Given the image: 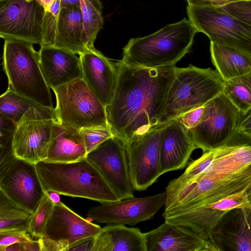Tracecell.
<instances>
[{"label":"cell","mask_w":251,"mask_h":251,"mask_svg":"<svg viewBox=\"0 0 251 251\" xmlns=\"http://www.w3.org/2000/svg\"><path fill=\"white\" fill-rule=\"evenodd\" d=\"M55 119L54 109L30 108L17 123L13 135L15 156L35 164L45 160Z\"/></svg>","instance_id":"obj_10"},{"label":"cell","mask_w":251,"mask_h":251,"mask_svg":"<svg viewBox=\"0 0 251 251\" xmlns=\"http://www.w3.org/2000/svg\"><path fill=\"white\" fill-rule=\"evenodd\" d=\"M32 214L17 205L0 191V231L24 229L29 231Z\"/></svg>","instance_id":"obj_28"},{"label":"cell","mask_w":251,"mask_h":251,"mask_svg":"<svg viewBox=\"0 0 251 251\" xmlns=\"http://www.w3.org/2000/svg\"><path fill=\"white\" fill-rule=\"evenodd\" d=\"M0 191L32 214L46 194L36 164L18 157L0 171Z\"/></svg>","instance_id":"obj_15"},{"label":"cell","mask_w":251,"mask_h":251,"mask_svg":"<svg viewBox=\"0 0 251 251\" xmlns=\"http://www.w3.org/2000/svg\"><path fill=\"white\" fill-rule=\"evenodd\" d=\"M188 5L198 7L220 8L227 4L241 0H186Z\"/></svg>","instance_id":"obj_38"},{"label":"cell","mask_w":251,"mask_h":251,"mask_svg":"<svg viewBox=\"0 0 251 251\" xmlns=\"http://www.w3.org/2000/svg\"><path fill=\"white\" fill-rule=\"evenodd\" d=\"M241 113L223 92L204 104L200 122L189 130L197 148L214 149L238 128Z\"/></svg>","instance_id":"obj_9"},{"label":"cell","mask_w":251,"mask_h":251,"mask_svg":"<svg viewBox=\"0 0 251 251\" xmlns=\"http://www.w3.org/2000/svg\"><path fill=\"white\" fill-rule=\"evenodd\" d=\"M243 191L251 194V164L226 175L201 173L167 199L164 213L210 202Z\"/></svg>","instance_id":"obj_6"},{"label":"cell","mask_w":251,"mask_h":251,"mask_svg":"<svg viewBox=\"0 0 251 251\" xmlns=\"http://www.w3.org/2000/svg\"><path fill=\"white\" fill-rule=\"evenodd\" d=\"M95 237L96 236L83 240L70 247L68 251H93Z\"/></svg>","instance_id":"obj_39"},{"label":"cell","mask_w":251,"mask_h":251,"mask_svg":"<svg viewBox=\"0 0 251 251\" xmlns=\"http://www.w3.org/2000/svg\"><path fill=\"white\" fill-rule=\"evenodd\" d=\"M79 129L55 120L52 128L47 158L52 162H70L86 157Z\"/></svg>","instance_id":"obj_23"},{"label":"cell","mask_w":251,"mask_h":251,"mask_svg":"<svg viewBox=\"0 0 251 251\" xmlns=\"http://www.w3.org/2000/svg\"><path fill=\"white\" fill-rule=\"evenodd\" d=\"M251 208V194L247 191L234 193L210 202L163 213L165 222L188 227L207 240L215 226L228 211Z\"/></svg>","instance_id":"obj_11"},{"label":"cell","mask_w":251,"mask_h":251,"mask_svg":"<svg viewBox=\"0 0 251 251\" xmlns=\"http://www.w3.org/2000/svg\"><path fill=\"white\" fill-rule=\"evenodd\" d=\"M54 206V203L46 192L30 220L29 233L32 236L40 238L42 236Z\"/></svg>","instance_id":"obj_31"},{"label":"cell","mask_w":251,"mask_h":251,"mask_svg":"<svg viewBox=\"0 0 251 251\" xmlns=\"http://www.w3.org/2000/svg\"><path fill=\"white\" fill-rule=\"evenodd\" d=\"M79 131L87 153L114 136L109 127H88L81 128Z\"/></svg>","instance_id":"obj_33"},{"label":"cell","mask_w":251,"mask_h":251,"mask_svg":"<svg viewBox=\"0 0 251 251\" xmlns=\"http://www.w3.org/2000/svg\"><path fill=\"white\" fill-rule=\"evenodd\" d=\"M8 0H0V4L6 2V1H7Z\"/></svg>","instance_id":"obj_44"},{"label":"cell","mask_w":251,"mask_h":251,"mask_svg":"<svg viewBox=\"0 0 251 251\" xmlns=\"http://www.w3.org/2000/svg\"><path fill=\"white\" fill-rule=\"evenodd\" d=\"M48 196H49L50 200L54 204H58L60 203V199L59 197V194L52 191L46 192Z\"/></svg>","instance_id":"obj_42"},{"label":"cell","mask_w":251,"mask_h":251,"mask_svg":"<svg viewBox=\"0 0 251 251\" xmlns=\"http://www.w3.org/2000/svg\"><path fill=\"white\" fill-rule=\"evenodd\" d=\"M204 110V105L187 112L175 118L189 131L200 122Z\"/></svg>","instance_id":"obj_36"},{"label":"cell","mask_w":251,"mask_h":251,"mask_svg":"<svg viewBox=\"0 0 251 251\" xmlns=\"http://www.w3.org/2000/svg\"><path fill=\"white\" fill-rule=\"evenodd\" d=\"M116 66L115 90L105 110L111 132L126 147L162 124L177 67L144 68L121 60Z\"/></svg>","instance_id":"obj_1"},{"label":"cell","mask_w":251,"mask_h":251,"mask_svg":"<svg viewBox=\"0 0 251 251\" xmlns=\"http://www.w3.org/2000/svg\"><path fill=\"white\" fill-rule=\"evenodd\" d=\"M31 107L49 108L17 94L8 87L0 97V113L17 124Z\"/></svg>","instance_id":"obj_30"},{"label":"cell","mask_w":251,"mask_h":251,"mask_svg":"<svg viewBox=\"0 0 251 251\" xmlns=\"http://www.w3.org/2000/svg\"><path fill=\"white\" fill-rule=\"evenodd\" d=\"M145 237L147 251H215L208 240L192 229L166 222Z\"/></svg>","instance_id":"obj_20"},{"label":"cell","mask_w":251,"mask_h":251,"mask_svg":"<svg viewBox=\"0 0 251 251\" xmlns=\"http://www.w3.org/2000/svg\"><path fill=\"white\" fill-rule=\"evenodd\" d=\"M52 90L56 98L57 121L79 130L109 127L105 107L82 78Z\"/></svg>","instance_id":"obj_7"},{"label":"cell","mask_w":251,"mask_h":251,"mask_svg":"<svg viewBox=\"0 0 251 251\" xmlns=\"http://www.w3.org/2000/svg\"><path fill=\"white\" fill-rule=\"evenodd\" d=\"M93 251H147L145 233L137 228L109 224L96 236Z\"/></svg>","instance_id":"obj_25"},{"label":"cell","mask_w":251,"mask_h":251,"mask_svg":"<svg viewBox=\"0 0 251 251\" xmlns=\"http://www.w3.org/2000/svg\"><path fill=\"white\" fill-rule=\"evenodd\" d=\"M2 59L8 88L43 106L54 109L50 88L40 67L39 52L32 44L4 39Z\"/></svg>","instance_id":"obj_4"},{"label":"cell","mask_w":251,"mask_h":251,"mask_svg":"<svg viewBox=\"0 0 251 251\" xmlns=\"http://www.w3.org/2000/svg\"><path fill=\"white\" fill-rule=\"evenodd\" d=\"M211 61L224 81L251 71V54L237 49L210 42Z\"/></svg>","instance_id":"obj_26"},{"label":"cell","mask_w":251,"mask_h":251,"mask_svg":"<svg viewBox=\"0 0 251 251\" xmlns=\"http://www.w3.org/2000/svg\"><path fill=\"white\" fill-rule=\"evenodd\" d=\"M27 229H9L0 231V251L15 243L32 240Z\"/></svg>","instance_id":"obj_35"},{"label":"cell","mask_w":251,"mask_h":251,"mask_svg":"<svg viewBox=\"0 0 251 251\" xmlns=\"http://www.w3.org/2000/svg\"><path fill=\"white\" fill-rule=\"evenodd\" d=\"M220 8L251 25V0H238Z\"/></svg>","instance_id":"obj_34"},{"label":"cell","mask_w":251,"mask_h":251,"mask_svg":"<svg viewBox=\"0 0 251 251\" xmlns=\"http://www.w3.org/2000/svg\"><path fill=\"white\" fill-rule=\"evenodd\" d=\"M39 52L40 67L50 89L82 78L79 57L53 46H41Z\"/></svg>","instance_id":"obj_22"},{"label":"cell","mask_w":251,"mask_h":251,"mask_svg":"<svg viewBox=\"0 0 251 251\" xmlns=\"http://www.w3.org/2000/svg\"><path fill=\"white\" fill-rule=\"evenodd\" d=\"M99 170L121 200L134 197L126 147L113 136L93 151L86 157Z\"/></svg>","instance_id":"obj_16"},{"label":"cell","mask_w":251,"mask_h":251,"mask_svg":"<svg viewBox=\"0 0 251 251\" xmlns=\"http://www.w3.org/2000/svg\"><path fill=\"white\" fill-rule=\"evenodd\" d=\"M100 226L91 223L61 202L54 204L42 236L41 251H67L79 242L96 236Z\"/></svg>","instance_id":"obj_12"},{"label":"cell","mask_w":251,"mask_h":251,"mask_svg":"<svg viewBox=\"0 0 251 251\" xmlns=\"http://www.w3.org/2000/svg\"><path fill=\"white\" fill-rule=\"evenodd\" d=\"M197 149L189 131L176 119L164 127L160 143V173L183 169Z\"/></svg>","instance_id":"obj_21"},{"label":"cell","mask_w":251,"mask_h":251,"mask_svg":"<svg viewBox=\"0 0 251 251\" xmlns=\"http://www.w3.org/2000/svg\"><path fill=\"white\" fill-rule=\"evenodd\" d=\"M27 1H36L40 4L46 10V11H50L51 7L56 0H25Z\"/></svg>","instance_id":"obj_41"},{"label":"cell","mask_w":251,"mask_h":251,"mask_svg":"<svg viewBox=\"0 0 251 251\" xmlns=\"http://www.w3.org/2000/svg\"><path fill=\"white\" fill-rule=\"evenodd\" d=\"M224 81L216 70L190 64L176 68L169 88L162 123L201 107L223 92Z\"/></svg>","instance_id":"obj_5"},{"label":"cell","mask_w":251,"mask_h":251,"mask_svg":"<svg viewBox=\"0 0 251 251\" xmlns=\"http://www.w3.org/2000/svg\"><path fill=\"white\" fill-rule=\"evenodd\" d=\"M83 20L84 39L88 49L94 48L97 36L102 28V4L100 0H79Z\"/></svg>","instance_id":"obj_29"},{"label":"cell","mask_w":251,"mask_h":251,"mask_svg":"<svg viewBox=\"0 0 251 251\" xmlns=\"http://www.w3.org/2000/svg\"><path fill=\"white\" fill-rule=\"evenodd\" d=\"M196 33L192 23L184 18L150 35L130 39L123 49L121 61L144 68L175 65L190 51Z\"/></svg>","instance_id":"obj_3"},{"label":"cell","mask_w":251,"mask_h":251,"mask_svg":"<svg viewBox=\"0 0 251 251\" xmlns=\"http://www.w3.org/2000/svg\"><path fill=\"white\" fill-rule=\"evenodd\" d=\"M53 46L80 54L87 49L80 6H61Z\"/></svg>","instance_id":"obj_24"},{"label":"cell","mask_w":251,"mask_h":251,"mask_svg":"<svg viewBox=\"0 0 251 251\" xmlns=\"http://www.w3.org/2000/svg\"><path fill=\"white\" fill-rule=\"evenodd\" d=\"M3 251H41V245L39 239L37 240L32 239L11 245Z\"/></svg>","instance_id":"obj_37"},{"label":"cell","mask_w":251,"mask_h":251,"mask_svg":"<svg viewBox=\"0 0 251 251\" xmlns=\"http://www.w3.org/2000/svg\"><path fill=\"white\" fill-rule=\"evenodd\" d=\"M167 123L161 124L125 147L129 178L134 190H146L161 176L160 143Z\"/></svg>","instance_id":"obj_14"},{"label":"cell","mask_w":251,"mask_h":251,"mask_svg":"<svg viewBox=\"0 0 251 251\" xmlns=\"http://www.w3.org/2000/svg\"><path fill=\"white\" fill-rule=\"evenodd\" d=\"M166 192L144 198H130L100 203L90 208L87 216L99 223L134 226L149 220L165 205Z\"/></svg>","instance_id":"obj_17"},{"label":"cell","mask_w":251,"mask_h":251,"mask_svg":"<svg viewBox=\"0 0 251 251\" xmlns=\"http://www.w3.org/2000/svg\"><path fill=\"white\" fill-rule=\"evenodd\" d=\"M0 36L43 45L46 10L36 1L8 0L0 4Z\"/></svg>","instance_id":"obj_13"},{"label":"cell","mask_w":251,"mask_h":251,"mask_svg":"<svg viewBox=\"0 0 251 251\" xmlns=\"http://www.w3.org/2000/svg\"><path fill=\"white\" fill-rule=\"evenodd\" d=\"M75 5L80 6L79 0H61V6Z\"/></svg>","instance_id":"obj_43"},{"label":"cell","mask_w":251,"mask_h":251,"mask_svg":"<svg viewBox=\"0 0 251 251\" xmlns=\"http://www.w3.org/2000/svg\"><path fill=\"white\" fill-rule=\"evenodd\" d=\"M242 115L251 110V71L224 81L222 92Z\"/></svg>","instance_id":"obj_27"},{"label":"cell","mask_w":251,"mask_h":251,"mask_svg":"<svg viewBox=\"0 0 251 251\" xmlns=\"http://www.w3.org/2000/svg\"><path fill=\"white\" fill-rule=\"evenodd\" d=\"M207 240L215 251H251V208H235L228 211Z\"/></svg>","instance_id":"obj_18"},{"label":"cell","mask_w":251,"mask_h":251,"mask_svg":"<svg viewBox=\"0 0 251 251\" xmlns=\"http://www.w3.org/2000/svg\"><path fill=\"white\" fill-rule=\"evenodd\" d=\"M241 115L238 129L251 136V110L246 114Z\"/></svg>","instance_id":"obj_40"},{"label":"cell","mask_w":251,"mask_h":251,"mask_svg":"<svg viewBox=\"0 0 251 251\" xmlns=\"http://www.w3.org/2000/svg\"><path fill=\"white\" fill-rule=\"evenodd\" d=\"M82 78L106 107L110 102L117 80L116 63L95 48L79 55Z\"/></svg>","instance_id":"obj_19"},{"label":"cell","mask_w":251,"mask_h":251,"mask_svg":"<svg viewBox=\"0 0 251 251\" xmlns=\"http://www.w3.org/2000/svg\"><path fill=\"white\" fill-rule=\"evenodd\" d=\"M188 19L197 32L210 42L231 47L251 54V25L220 8L188 5Z\"/></svg>","instance_id":"obj_8"},{"label":"cell","mask_w":251,"mask_h":251,"mask_svg":"<svg viewBox=\"0 0 251 251\" xmlns=\"http://www.w3.org/2000/svg\"><path fill=\"white\" fill-rule=\"evenodd\" d=\"M36 169L44 190L100 203L121 199L97 167L86 158L70 162L41 161Z\"/></svg>","instance_id":"obj_2"},{"label":"cell","mask_w":251,"mask_h":251,"mask_svg":"<svg viewBox=\"0 0 251 251\" xmlns=\"http://www.w3.org/2000/svg\"><path fill=\"white\" fill-rule=\"evenodd\" d=\"M61 0H56L49 11H46L43 23V45L53 46L55 38Z\"/></svg>","instance_id":"obj_32"}]
</instances>
